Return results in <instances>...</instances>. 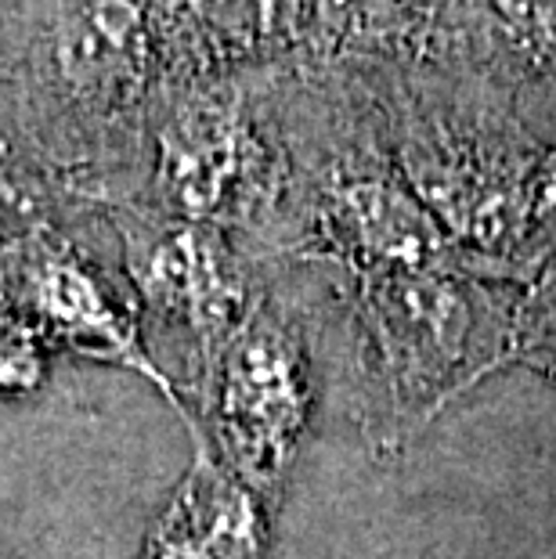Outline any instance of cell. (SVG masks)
Wrapping results in <instances>:
<instances>
[{
    "label": "cell",
    "mask_w": 556,
    "mask_h": 559,
    "mask_svg": "<svg viewBox=\"0 0 556 559\" xmlns=\"http://www.w3.org/2000/svg\"><path fill=\"white\" fill-rule=\"evenodd\" d=\"M0 307L37 332L44 347H62L76 358L120 365L145 376L196 433L192 415L177 397L174 379L149 358L141 329L113 289L76 253L47 239H19L0 249Z\"/></svg>",
    "instance_id": "cell-1"
},
{
    "label": "cell",
    "mask_w": 556,
    "mask_h": 559,
    "mask_svg": "<svg viewBox=\"0 0 556 559\" xmlns=\"http://www.w3.org/2000/svg\"><path fill=\"white\" fill-rule=\"evenodd\" d=\"M214 390L224 451L250 477H271L300 412L289 347L271 329H239L199 386V401Z\"/></svg>",
    "instance_id": "cell-2"
},
{
    "label": "cell",
    "mask_w": 556,
    "mask_h": 559,
    "mask_svg": "<svg viewBox=\"0 0 556 559\" xmlns=\"http://www.w3.org/2000/svg\"><path fill=\"white\" fill-rule=\"evenodd\" d=\"M130 275L141 300L163 325L192 332L199 383L239 332V285L224 271L214 239L203 228H170L145 249H130Z\"/></svg>",
    "instance_id": "cell-3"
},
{
    "label": "cell",
    "mask_w": 556,
    "mask_h": 559,
    "mask_svg": "<svg viewBox=\"0 0 556 559\" xmlns=\"http://www.w3.org/2000/svg\"><path fill=\"white\" fill-rule=\"evenodd\" d=\"M235 134L214 109H185L159 130V199L188 221L210 217L235 174Z\"/></svg>",
    "instance_id": "cell-4"
},
{
    "label": "cell",
    "mask_w": 556,
    "mask_h": 559,
    "mask_svg": "<svg viewBox=\"0 0 556 559\" xmlns=\"http://www.w3.org/2000/svg\"><path fill=\"white\" fill-rule=\"evenodd\" d=\"M246 523L250 516L239 506V498H232L228 484L214 477L210 451L199 440L192 477L152 534L145 559H242L250 552L246 534H239Z\"/></svg>",
    "instance_id": "cell-5"
},
{
    "label": "cell",
    "mask_w": 556,
    "mask_h": 559,
    "mask_svg": "<svg viewBox=\"0 0 556 559\" xmlns=\"http://www.w3.org/2000/svg\"><path fill=\"white\" fill-rule=\"evenodd\" d=\"M141 15L130 0H84L62 22L58 62L76 87H113L141 62Z\"/></svg>",
    "instance_id": "cell-6"
},
{
    "label": "cell",
    "mask_w": 556,
    "mask_h": 559,
    "mask_svg": "<svg viewBox=\"0 0 556 559\" xmlns=\"http://www.w3.org/2000/svg\"><path fill=\"white\" fill-rule=\"evenodd\" d=\"M47 379L44 340L8 307H0V397L40 390Z\"/></svg>",
    "instance_id": "cell-7"
},
{
    "label": "cell",
    "mask_w": 556,
    "mask_h": 559,
    "mask_svg": "<svg viewBox=\"0 0 556 559\" xmlns=\"http://www.w3.org/2000/svg\"><path fill=\"white\" fill-rule=\"evenodd\" d=\"M520 29H556V0H492Z\"/></svg>",
    "instance_id": "cell-8"
},
{
    "label": "cell",
    "mask_w": 556,
    "mask_h": 559,
    "mask_svg": "<svg viewBox=\"0 0 556 559\" xmlns=\"http://www.w3.org/2000/svg\"><path fill=\"white\" fill-rule=\"evenodd\" d=\"M199 8H203L210 19H217L221 26L242 29V26L260 22V8H264V0H199Z\"/></svg>",
    "instance_id": "cell-9"
}]
</instances>
